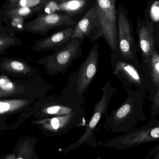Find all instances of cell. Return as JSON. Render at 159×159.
I'll use <instances>...</instances> for the list:
<instances>
[{"label": "cell", "mask_w": 159, "mask_h": 159, "mask_svg": "<svg viewBox=\"0 0 159 159\" xmlns=\"http://www.w3.org/2000/svg\"><path fill=\"white\" fill-rule=\"evenodd\" d=\"M127 97L123 103L107 117L106 125L114 130L128 133L146 120L143 112L146 98L145 88L132 89L124 87Z\"/></svg>", "instance_id": "obj_1"}, {"label": "cell", "mask_w": 159, "mask_h": 159, "mask_svg": "<svg viewBox=\"0 0 159 159\" xmlns=\"http://www.w3.org/2000/svg\"><path fill=\"white\" fill-rule=\"evenodd\" d=\"M99 48L98 43L93 45L79 69L69 76L67 86L61 92L60 95L83 105L85 93L98 71Z\"/></svg>", "instance_id": "obj_2"}, {"label": "cell", "mask_w": 159, "mask_h": 159, "mask_svg": "<svg viewBox=\"0 0 159 159\" xmlns=\"http://www.w3.org/2000/svg\"><path fill=\"white\" fill-rule=\"evenodd\" d=\"M82 39H72L63 48L40 59L37 63L43 66L49 75L65 73L75 60L82 55Z\"/></svg>", "instance_id": "obj_3"}, {"label": "cell", "mask_w": 159, "mask_h": 159, "mask_svg": "<svg viewBox=\"0 0 159 159\" xmlns=\"http://www.w3.org/2000/svg\"><path fill=\"white\" fill-rule=\"evenodd\" d=\"M112 73L127 88H145L147 83L142 66L128 60L120 54L117 47L110 55Z\"/></svg>", "instance_id": "obj_4"}, {"label": "cell", "mask_w": 159, "mask_h": 159, "mask_svg": "<svg viewBox=\"0 0 159 159\" xmlns=\"http://www.w3.org/2000/svg\"><path fill=\"white\" fill-rule=\"evenodd\" d=\"M32 109L39 119L65 116L85 110L83 105L78 102L56 94L46 95L37 100Z\"/></svg>", "instance_id": "obj_5"}, {"label": "cell", "mask_w": 159, "mask_h": 159, "mask_svg": "<svg viewBox=\"0 0 159 159\" xmlns=\"http://www.w3.org/2000/svg\"><path fill=\"white\" fill-rule=\"evenodd\" d=\"M116 13L119 50L126 59L142 66L138 57L139 48L134 40L132 23L128 11L120 3Z\"/></svg>", "instance_id": "obj_6"}, {"label": "cell", "mask_w": 159, "mask_h": 159, "mask_svg": "<svg viewBox=\"0 0 159 159\" xmlns=\"http://www.w3.org/2000/svg\"><path fill=\"white\" fill-rule=\"evenodd\" d=\"M116 0H96L98 28L112 51L118 47Z\"/></svg>", "instance_id": "obj_7"}, {"label": "cell", "mask_w": 159, "mask_h": 159, "mask_svg": "<svg viewBox=\"0 0 159 159\" xmlns=\"http://www.w3.org/2000/svg\"><path fill=\"white\" fill-rule=\"evenodd\" d=\"M75 21L66 14H41L27 23L24 30L34 34L46 36L49 31L67 26H74Z\"/></svg>", "instance_id": "obj_8"}, {"label": "cell", "mask_w": 159, "mask_h": 159, "mask_svg": "<svg viewBox=\"0 0 159 159\" xmlns=\"http://www.w3.org/2000/svg\"><path fill=\"white\" fill-rule=\"evenodd\" d=\"M158 141L159 120L153 119L121 136L119 144L122 148H128Z\"/></svg>", "instance_id": "obj_9"}, {"label": "cell", "mask_w": 159, "mask_h": 159, "mask_svg": "<svg viewBox=\"0 0 159 159\" xmlns=\"http://www.w3.org/2000/svg\"><path fill=\"white\" fill-rule=\"evenodd\" d=\"M117 89V87L112 86L110 80H107L105 83L103 87L102 94L101 99L94 105L92 116L86 128L84 134L76 143L75 146L80 145L93 134L96 125L103 115L106 117L108 116L107 110L110 100Z\"/></svg>", "instance_id": "obj_10"}, {"label": "cell", "mask_w": 159, "mask_h": 159, "mask_svg": "<svg viewBox=\"0 0 159 159\" xmlns=\"http://www.w3.org/2000/svg\"><path fill=\"white\" fill-rule=\"evenodd\" d=\"M136 33L141 53V65L145 64L155 50V32L153 24L143 18L137 20Z\"/></svg>", "instance_id": "obj_11"}, {"label": "cell", "mask_w": 159, "mask_h": 159, "mask_svg": "<svg viewBox=\"0 0 159 159\" xmlns=\"http://www.w3.org/2000/svg\"><path fill=\"white\" fill-rule=\"evenodd\" d=\"M97 12L96 4L89 9L78 21L74 30L72 39L84 40L89 38L91 43L102 36L97 23Z\"/></svg>", "instance_id": "obj_12"}, {"label": "cell", "mask_w": 159, "mask_h": 159, "mask_svg": "<svg viewBox=\"0 0 159 159\" xmlns=\"http://www.w3.org/2000/svg\"><path fill=\"white\" fill-rule=\"evenodd\" d=\"M74 28H65L55 33L34 42L32 50L34 52L58 51L72 40Z\"/></svg>", "instance_id": "obj_13"}, {"label": "cell", "mask_w": 159, "mask_h": 159, "mask_svg": "<svg viewBox=\"0 0 159 159\" xmlns=\"http://www.w3.org/2000/svg\"><path fill=\"white\" fill-rule=\"evenodd\" d=\"M85 114V110H83L65 116L39 119L34 121V123L46 130L57 132L74 127L84 119Z\"/></svg>", "instance_id": "obj_14"}, {"label": "cell", "mask_w": 159, "mask_h": 159, "mask_svg": "<svg viewBox=\"0 0 159 159\" xmlns=\"http://www.w3.org/2000/svg\"><path fill=\"white\" fill-rule=\"evenodd\" d=\"M142 68L146 81L148 98L151 101L159 88V54L156 49L148 62L142 65Z\"/></svg>", "instance_id": "obj_15"}, {"label": "cell", "mask_w": 159, "mask_h": 159, "mask_svg": "<svg viewBox=\"0 0 159 159\" xmlns=\"http://www.w3.org/2000/svg\"><path fill=\"white\" fill-rule=\"evenodd\" d=\"M37 100L36 98L28 97L24 99L0 101V115L14 113L19 110H30L32 108V105Z\"/></svg>", "instance_id": "obj_16"}, {"label": "cell", "mask_w": 159, "mask_h": 159, "mask_svg": "<svg viewBox=\"0 0 159 159\" xmlns=\"http://www.w3.org/2000/svg\"><path fill=\"white\" fill-rule=\"evenodd\" d=\"M1 68L11 73L20 75V76L30 78L39 77L38 71L23 61L9 60L2 62Z\"/></svg>", "instance_id": "obj_17"}, {"label": "cell", "mask_w": 159, "mask_h": 159, "mask_svg": "<svg viewBox=\"0 0 159 159\" xmlns=\"http://www.w3.org/2000/svg\"><path fill=\"white\" fill-rule=\"evenodd\" d=\"M145 20L153 24L155 33L159 31V0H148L145 9Z\"/></svg>", "instance_id": "obj_18"}, {"label": "cell", "mask_w": 159, "mask_h": 159, "mask_svg": "<svg viewBox=\"0 0 159 159\" xmlns=\"http://www.w3.org/2000/svg\"><path fill=\"white\" fill-rule=\"evenodd\" d=\"M21 43L16 37L12 29L3 26L0 27V54L12 46L21 45Z\"/></svg>", "instance_id": "obj_19"}, {"label": "cell", "mask_w": 159, "mask_h": 159, "mask_svg": "<svg viewBox=\"0 0 159 159\" xmlns=\"http://www.w3.org/2000/svg\"><path fill=\"white\" fill-rule=\"evenodd\" d=\"M87 0H69L59 4V11L70 16L79 14L85 9Z\"/></svg>", "instance_id": "obj_20"}, {"label": "cell", "mask_w": 159, "mask_h": 159, "mask_svg": "<svg viewBox=\"0 0 159 159\" xmlns=\"http://www.w3.org/2000/svg\"><path fill=\"white\" fill-rule=\"evenodd\" d=\"M43 5L33 7H20L9 9L5 12L7 16H18L25 17L32 15L34 12L41 9Z\"/></svg>", "instance_id": "obj_21"}, {"label": "cell", "mask_w": 159, "mask_h": 159, "mask_svg": "<svg viewBox=\"0 0 159 159\" xmlns=\"http://www.w3.org/2000/svg\"><path fill=\"white\" fill-rule=\"evenodd\" d=\"M46 3L44 0H20L16 2L11 3L9 9L20 7H33L43 5Z\"/></svg>", "instance_id": "obj_22"}, {"label": "cell", "mask_w": 159, "mask_h": 159, "mask_svg": "<svg viewBox=\"0 0 159 159\" xmlns=\"http://www.w3.org/2000/svg\"><path fill=\"white\" fill-rule=\"evenodd\" d=\"M0 90L4 94H11L16 91L14 83L6 76L0 77Z\"/></svg>", "instance_id": "obj_23"}, {"label": "cell", "mask_w": 159, "mask_h": 159, "mask_svg": "<svg viewBox=\"0 0 159 159\" xmlns=\"http://www.w3.org/2000/svg\"><path fill=\"white\" fill-rule=\"evenodd\" d=\"M10 19V23L14 30L18 31L24 30V19L23 17L18 16H7Z\"/></svg>", "instance_id": "obj_24"}, {"label": "cell", "mask_w": 159, "mask_h": 159, "mask_svg": "<svg viewBox=\"0 0 159 159\" xmlns=\"http://www.w3.org/2000/svg\"><path fill=\"white\" fill-rule=\"evenodd\" d=\"M151 102L152 104L150 108V119H155L159 115V88Z\"/></svg>", "instance_id": "obj_25"}, {"label": "cell", "mask_w": 159, "mask_h": 159, "mask_svg": "<svg viewBox=\"0 0 159 159\" xmlns=\"http://www.w3.org/2000/svg\"><path fill=\"white\" fill-rule=\"evenodd\" d=\"M44 12L46 14L56 13L59 11V4L54 1H50L45 4Z\"/></svg>", "instance_id": "obj_26"}, {"label": "cell", "mask_w": 159, "mask_h": 159, "mask_svg": "<svg viewBox=\"0 0 159 159\" xmlns=\"http://www.w3.org/2000/svg\"><path fill=\"white\" fill-rule=\"evenodd\" d=\"M143 159H159V144L149 151Z\"/></svg>", "instance_id": "obj_27"}, {"label": "cell", "mask_w": 159, "mask_h": 159, "mask_svg": "<svg viewBox=\"0 0 159 159\" xmlns=\"http://www.w3.org/2000/svg\"><path fill=\"white\" fill-rule=\"evenodd\" d=\"M20 1V0H9V2H10L11 3H12L16 2H18V1Z\"/></svg>", "instance_id": "obj_28"}, {"label": "cell", "mask_w": 159, "mask_h": 159, "mask_svg": "<svg viewBox=\"0 0 159 159\" xmlns=\"http://www.w3.org/2000/svg\"><path fill=\"white\" fill-rule=\"evenodd\" d=\"M3 94H4V93H3L1 91V90H0V97H2V95H3Z\"/></svg>", "instance_id": "obj_29"}, {"label": "cell", "mask_w": 159, "mask_h": 159, "mask_svg": "<svg viewBox=\"0 0 159 159\" xmlns=\"http://www.w3.org/2000/svg\"><path fill=\"white\" fill-rule=\"evenodd\" d=\"M17 159H22V158L20 157V158H18Z\"/></svg>", "instance_id": "obj_30"}, {"label": "cell", "mask_w": 159, "mask_h": 159, "mask_svg": "<svg viewBox=\"0 0 159 159\" xmlns=\"http://www.w3.org/2000/svg\"></svg>", "instance_id": "obj_31"}]
</instances>
